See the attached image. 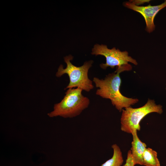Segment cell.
Returning a JSON list of instances; mask_svg holds the SVG:
<instances>
[{"label": "cell", "instance_id": "8992f818", "mask_svg": "<svg viewBox=\"0 0 166 166\" xmlns=\"http://www.w3.org/2000/svg\"><path fill=\"white\" fill-rule=\"evenodd\" d=\"M124 5L142 15L146 22V30L150 33L155 29L154 19L156 15L160 10L166 7V0L161 4L156 6H151L149 4L146 6H139L131 1L125 2Z\"/></svg>", "mask_w": 166, "mask_h": 166}, {"label": "cell", "instance_id": "7a4b0ae2", "mask_svg": "<svg viewBox=\"0 0 166 166\" xmlns=\"http://www.w3.org/2000/svg\"><path fill=\"white\" fill-rule=\"evenodd\" d=\"M82 90L79 88L69 89L63 99L54 105V110L48 113V116L72 118L79 115L90 103L89 99L82 94Z\"/></svg>", "mask_w": 166, "mask_h": 166}, {"label": "cell", "instance_id": "ba28073f", "mask_svg": "<svg viewBox=\"0 0 166 166\" xmlns=\"http://www.w3.org/2000/svg\"><path fill=\"white\" fill-rule=\"evenodd\" d=\"M156 151L152 148H146L143 155V165L160 166Z\"/></svg>", "mask_w": 166, "mask_h": 166}, {"label": "cell", "instance_id": "9c48e42d", "mask_svg": "<svg viewBox=\"0 0 166 166\" xmlns=\"http://www.w3.org/2000/svg\"><path fill=\"white\" fill-rule=\"evenodd\" d=\"M112 148L113 151V156L101 166H121L124 160L120 148L116 144L112 145Z\"/></svg>", "mask_w": 166, "mask_h": 166}, {"label": "cell", "instance_id": "8fae6325", "mask_svg": "<svg viewBox=\"0 0 166 166\" xmlns=\"http://www.w3.org/2000/svg\"><path fill=\"white\" fill-rule=\"evenodd\" d=\"M149 0H136L133 1L132 2L136 5L138 4H142L145 2H148Z\"/></svg>", "mask_w": 166, "mask_h": 166}, {"label": "cell", "instance_id": "3957f363", "mask_svg": "<svg viewBox=\"0 0 166 166\" xmlns=\"http://www.w3.org/2000/svg\"><path fill=\"white\" fill-rule=\"evenodd\" d=\"M73 57L69 55L64 57V61L67 66L64 69L61 65L58 69L56 76L59 77L64 74H67L69 78V84L65 89L79 88L86 92H89L94 88L92 81L88 77L89 69L91 67L93 61L90 60L85 62L81 66L77 67L71 62Z\"/></svg>", "mask_w": 166, "mask_h": 166}, {"label": "cell", "instance_id": "5b68a950", "mask_svg": "<svg viewBox=\"0 0 166 166\" xmlns=\"http://www.w3.org/2000/svg\"><path fill=\"white\" fill-rule=\"evenodd\" d=\"M91 54L105 57L106 63L100 65L101 67L103 69H106L108 67L113 69L115 66H116V69H120L130 65L128 62L136 65L138 64L136 60L128 56L127 51H121L115 47L109 49L105 45H95L92 49Z\"/></svg>", "mask_w": 166, "mask_h": 166}, {"label": "cell", "instance_id": "277c9868", "mask_svg": "<svg viewBox=\"0 0 166 166\" xmlns=\"http://www.w3.org/2000/svg\"><path fill=\"white\" fill-rule=\"evenodd\" d=\"M163 112L162 106L156 104L154 100L149 99L141 107L133 108L129 107L123 109L121 118V129L132 134L135 131L140 130V122L148 114L152 113L161 114Z\"/></svg>", "mask_w": 166, "mask_h": 166}, {"label": "cell", "instance_id": "52a82bcc", "mask_svg": "<svg viewBox=\"0 0 166 166\" xmlns=\"http://www.w3.org/2000/svg\"><path fill=\"white\" fill-rule=\"evenodd\" d=\"M137 132V131H136L132 134V141L131 151L135 165H143V155L147 146L144 143L139 139Z\"/></svg>", "mask_w": 166, "mask_h": 166}, {"label": "cell", "instance_id": "6da1fadb", "mask_svg": "<svg viewBox=\"0 0 166 166\" xmlns=\"http://www.w3.org/2000/svg\"><path fill=\"white\" fill-rule=\"evenodd\" d=\"M131 70L128 67L116 69L114 72L109 74L104 79L96 77L93 78L96 87L99 88L96 94L103 98L110 100L112 104L120 112L122 111L123 108L130 107L139 101L137 99L124 96L120 92L121 80L120 74L123 71Z\"/></svg>", "mask_w": 166, "mask_h": 166}, {"label": "cell", "instance_id": "30bf717a", "mask_svg": "<svg viewBox=\"0 0 166 166\" xmlns=\"http://www.w3.org/2000/svg\"><path fill=\"white\" fill-rule=\"evenodd\" d=\"M135 164L133 162L131 150H129L127 153V158L125 163L123 166H134Z\"/></svg>", "mask_w": 166, "mask_h": 166}, {"label": "cell", "instance_id": "7c38bea8", "mask_svg": "<svg viewBox=\"0 0 166 166\" xmlns=\"http://www.w3.org/2000/svg\"><path fill=\"white\" fill-rule=\"evenodd\" d=\"M165 89L166 90V87H165Z\"/></svg>", "mask_w": 166, "mask_h": 166}]
</instances>
